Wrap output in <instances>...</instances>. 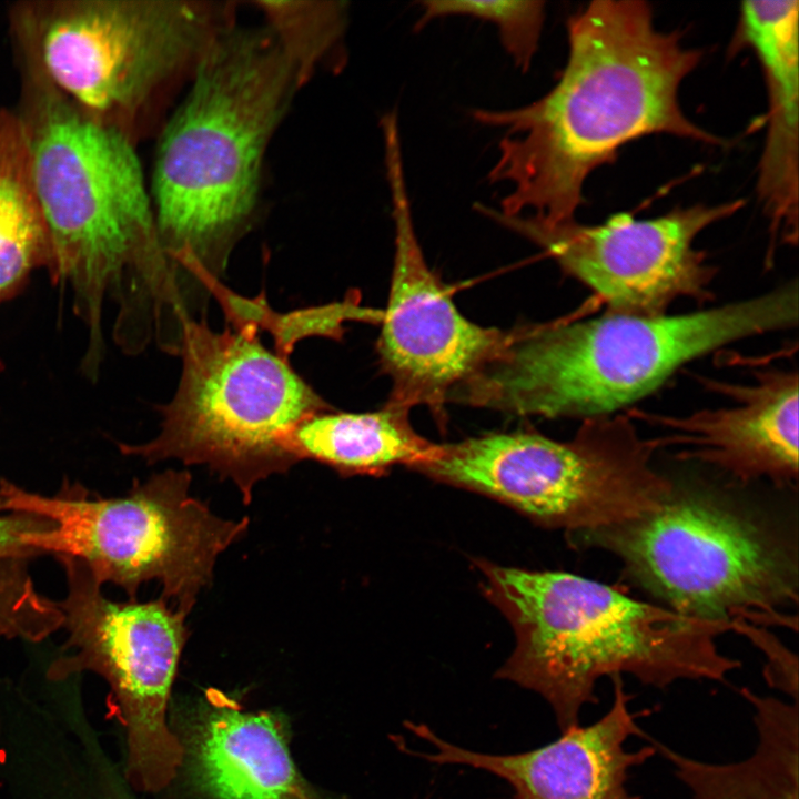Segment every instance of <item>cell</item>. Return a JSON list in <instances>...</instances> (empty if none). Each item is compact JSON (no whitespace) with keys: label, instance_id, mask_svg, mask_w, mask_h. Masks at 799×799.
<instances>
[{"label":"cell","instance_id":"cell-4","mask_svg":"<svg viewBox=\"0 0 799 799\" xmlns=\"http://www.w3.org/2000/svg\"><path fill=\"white\" fill-rule=\"evenodd\" d=\"M796 281L720 306L668 315L607 312L509 331L499 351L448 403L546 418L613 415L684 364L751 336L798 324Z\"/></svg>","mask_w":799,"mask_h":799},{"label":"cell","instance_id":"cell-24","mask_svg":"<svg viewBox=\"0 0 799 799\" xmlns=\"http://www.w3.org/2000/svg\"><path fill=\"white\" fill-rule=\"evenodd\" d=\"M383 309L365 306L358 293H351L343 301L327 305L296 311L286 315L274 314L264 303L259 305L254 323L260 327L272 328L281 355L286 356L297 338L307 335H321L341 338L344 324L364 322L380 324Z\"/></svg>","mask_w":799,"mask_h":799},{"label":"cell","instance_id":"cell-10","mask_svg":"<svg viewBox=\"0 0 799 799\" xmlns=\"http://www.w3.org/2000/svg\"><path fill=\"white\" fill-rule=\"evenodd\" d=\"M191 474L168 469L115 498H89L77 485L54 496L27 492L0 479L2 509L34 514L53 527L34 533L28 545L40 555L80 559L100 585L112 583L135 599L141 584L156 579L162 597L189 614L209 585L218 556L247 528L214 515L190 495Z\"/></svg>","mask_w":799,"mask_h":799},{"label":"cell","instance_id":"cell-14","mask_svg":"<svg viewBox=\"0 0 799 799\" xmlns=\"http://www.w3.org/2000/svg\"><path fill=\"white\" fill-rule=\"evenodd\" d=\"M748 384L707 380L709 388L731 398L726 407L685 416L628 411L629 418L666 429L656 449L676 447L677 457L717 467L741 483L769 479L791 486L798 479V373L770 368Z\"/></svg>","mask_w":799,"mask_h":799},{"label":"cell","instance_id":"cell-9","mask_svg":"<svg viewBox=\"0 0 799 799\" xmlns=\"http://www.w3.org/2000/svg\"><path fill=\"white\" fill-rule=\"evenodd\" d=\"M654 451L628 416L613 414L584 419L566 442L514 432L439 444L416 471L578 535L653 512L670 495Z\"/></svg>","mask_w":799,"mask_h":799},{"label":"cell","instance_id":"cell-16","mask_svg":"<svg viewBox=\"0 0 799 799\" xmlns=\"http://www.w3.org/2000/svg\"><path fill=\"white\" fill-rule=\"evenodd\" d=\"M181 768L204 799H305L313 797L289 751L280 719L247 711L210 689L181 734Z\"/></svg>","mask_w":799,"mask_h":799},{"label":"cell","instance_id":"cell-17","mask_svg":"<svg viewBox=\"0 0 799 799\" xmlns=\"http://www.w3.org/2000/svg\"><path fill=\"white\" fill-rule=\"evenodd\" d=\"M797 0L745 1L731 42L758 58L768 93V129L757 193L771 223V244L798 237V20Z\"/></svg>","mask_w":799,"mask_h":799},{"label":"cell","instance_id":"cell-12","mask_svg":"<svg viewBox=\"0 0 799 799\" xmlns=\"http://www.w3.org/2000/svg\"><path fill=\"white\" fill-rule=\"evenodd\" d=\"M386 178L394 221V262L376 343L378 363L391 380L385 404L411 411L426 406L446 424L452 391L488 362L509 331L466 318L428 266L407 195L398 124H382Z\"/></svg>","mask_w":799,"mask_h":799},{"label":"cell","instance_id":"cell-26","mask_svg":"<svg viewBox=\"0 0 799 799\" xmlns=\"http://www.w3.org/2000/svg\"><path fill=\"white\" fill-rule=\"evenodd\" d=\"M305 799H314V798H313V797H310V798H305Z\"/></svg>","mask_w":799,"mask_h":799},{"label":"cell","instance_id":"cell-5","mask_svg":"<svg viewBox=\"0 0 799 799\" xmlns=\"http://www.w3.org/2000/svg\"><path fill=\"white\" fill-rule=\"evenodd\" d=\"M475 564L484 595L516 636L496 677L539 694L562 732L598 704L604 677L627 674L664 689L679 680L725 681L740 667L717 644L734 623L688 617L570 573Z\"/></svg>","mask_w":799,"mask_h":799},{"label":"cell","instance_id":"cell-6","mask_svg":"<svg viewBox=\"0 0 799 799\" xmlns=\"http://www.w3.org/2000/svg\"><path fill=\"white\" fill-rule=\"evenodd\" d=\"M233 13L231 2L213 1L18 0L7 20L13 55L136 144Z\"/></svg>","mask_w":799,"mask_h":799},{"label":"cell","instance_id":"cell-7","mask_svg":"<svg viewBox=\"0 0 799 799\" xmlns=\"http://www.w3.org/2000/svg\"><path fill=\"white\" fill-rule=\"evenodd\" d=\"M617 557L631 581L678 614L758 627L796 626L797 548L771 524L716 494L676 488L653 512L578 534Z\"/></svg>","mask_w":799,"mask_h":799},{"label":"cell","instance_id":"cell-23","mask_svg":"<svg viewBox=\"0 0 799 799\" xmlns=\"http://www.w3.org/2000/svg\"><path fill=\"white\" fill-rule=\"evenodd\" d=\"M28 560L0 559V637L37 643L62 627L63 613L36 589Z\"/></svg>","mask_w":799,"mask_h":799},{"label":"cell","instance_id":"cell-25","mask_svg":"<svg viewBox=\"0 0 799 799\" xmlns=\"http://www.w3.org/2000/svg\"><path fill=\"white\" fill-rule=\"evenodd\" d=\"M737 633L749 638L766 657L763 677L767 684L798 701V658L773 634L741 621Z\"/></svg>","mask_w":799,"mask_h":799},{"label":"cell","instance_id":"cell-15","mask_svg":"<svg viewBox=\"0 0 799 799\" xmlns=\"http://www.w3.org/2000/svg\"><path fill=\"white\" fill-rule=\"evenodd\" d=\"M609 709L595 722L576 726L539 748L510 755H493L461 748L441 739L428 726L405 721L415 736L434 751L418 754L438 763L464 765L507 781L514 799H641L627 787L629 771L656 755L654 745L628 750L630 736L643 735L633 712L630 695L621 677L611 678Z\"/></svg>","mask_w":799,"mask_h":799},{"label":"cell","instance_id":"cell-2","mask_svg":"<svg viewBox=\"0 0 799 799\" xmlns=\"http://www.w3.org/2000/svg\"><path fill=\"white\" fill-rule=\"evenodd\" d=\"M164 127L150 191L164 293L206 304L255 213L267 144L299 81L271 30L223 28Z\"/></svg>","mask_w":799,"mask_h":799},{"label":"cell","instance_id":"cell-1","mask_svg":"<svg viewBox=\"0 0 799 799\" xmlns=\"http://www.w3.org/2000/svg\"><path fill=\"white\" fill-rule=\"evenodd\" d=\"M568 57L553 89L525 107L475 109L478 123L504 130L488 180L507 183L497 210L555 224L575 219L584 185L626 143L670 134L722 140L682 111L679 89L702 52L656 28L641 0H597L570 17Z\"/></svg>","mask_w":799,"mask_h":799},{"label":"cell","instance_id":"cell-13","mask_svg":"<svg viewBox=\"0 0 799 799\" xmlns=\"http://www.w3.org/2000/svg\"><path fill=\"white\" fill-rule=\"evenodd\" d=\"M744 203L738 199L678 206L644 220L616 214L596 225L575 219L549 224L529 215L505 216L482 204L478 211L543 249L567 275L601 299L607 312L659 315L676 300L712 297L716 269L695 241Z\"/></svg>","mask_w":799,"mask_h":799},{"label":"cell","instance_id":"cell-3","mask_svg":"<svg viewBox=\"0 0 799 799\" xmlns=\"http://www.w3.org/2000/svg\"><path fill=\"white\" fill-rule=\"evenodd\" d=\"M14 60V111L53 253L49 276L72 290L88 330L81 371L93 381L103 358L107 295L119 304L117 321L136 320L162 271L150 191L135 144L85 117L33 62Z\"/></svg>","mask_w":799,"mask_h":799},{"label":"cell","instance_id":"cell-20","mask_svg":"<svg viewBox=\"0 0 799 799\" xmlns=\"http://www.w3.org/2000/svg\"><path fill=\"white\" fill-rule=\"evenodd\" d=\"M52 267L26 134L16 111L0 108V304L21 293L36 270Z\"/></svg>","mask_w":799,"mask_h":799},{"label":"cell","instance_id":"cell-8","mask_svg":"<svg viewBox=\"0 0 799 799\" xmlns=\"http://www.w3.org/2000/svg\"><path fill=\"white\" fill-rule=\"evenodd\" d=\"M213 331L204 317L183 324L182 372L173 398L160 408V433L144 444H119L149 464L178 458L205 464L230 478L250 504L256 483L287 472L295 429L333 411L289 364L261 343L254 324Z\"/></svg>","mask_w":799,"mask_h":799},{"label":"cell","instance_id":"cell-11","mask_svg":"<svg viewBox=\"0 0 799 799\" xmlns=\"http://www.w3.org/2000/svg\"><path fill=\"white\" fill-rule=\"evenodd\" d=\"M55 557L67 577L68 593L58 605L68 638L47 676L67 678L83 671L101 676L124 730L128 781L134 790H162L182 765L168 706L189 636L186 615L169 608L162 596L146 603L112 601L80 559Z\"/></svg>","mask_w":799,"mask_h":799},{"label":"cell","instance_id":"cell-18","mask_svg":"<svg viewBox=\"0 0 799 799\" xmlns=\"http://www.w3.org/2000/svg\"><path fill=\"white\" fill-rule=\"evenodd\" d=\"M754 709L757 745L747 758L727 763L699 760L654 741L692 799H799L798 701L741 688Z\"/></svg>","mask_w":799,"mask_h":799},{"label":"cell","instance_id":"cell-21","mask_svg":"<svg viewBox=\"0 0 799 799\" xmlns=\"http://www.w3.org/2000/svg\"><path fill=\"white\" fill-rule=\"evenodd\" d=\"M299 85L306 81L342 37L346 3L341 1H257Z\"/></svg>","mask_w":799,"mask_h":799},{"label":"cell","instance_id":"cell-19","mask_svg":"<svg viewBox=\"0 0 799 799\" xmlns=\"http://www.w3.org/2000/svg\"><path fill=\"white\" fill-rule=\"evenodd\" d=\"M438 445L419 435L409 411L385 404L364 413L316 414L294 432L291 452L296 462L312 459L342 476H377L396 465L416 471L436 457Z\"/></svg>","mask_w":799,"mask_h":799},{"label":"cell","instance_id":"cell-22","mask_svg":"<svg viewBox=\"0 0 799 799\" xmlns=\"http://www.w3.org/2000/svg\"><path fill=\"white\" fill-rule=\"evenodd\" d=\"M417 28L446 16H469L498 27L500 39L516 67L527 71L539 45L545 21V2L535 0H431L422 1Z\"/></svg>","mask_w":799,"mask_h":799}]
</instances>
